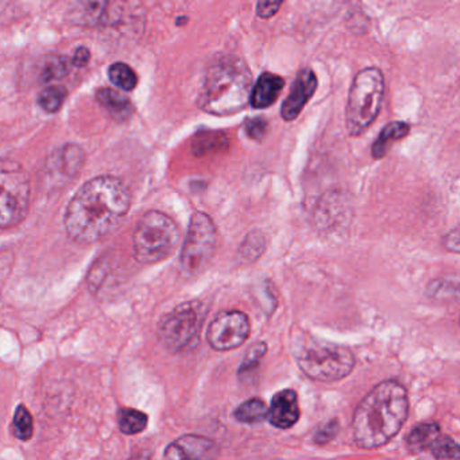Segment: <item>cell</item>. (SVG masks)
<instances>
[{
	"label": "cell",
	"mask_w": 460,
	"mask_h": 460,
	"mask_svg": "<svg viewBox=\"0 0 460 460\" xmlns=\"http://www.w3.org/2000/svg\"><path fill=\"white\" fill-rule=\"evenodd\" d=\"M130 206V190L122 180L114 176L95 177L85 182L69 201L66 233L77 243H98L119 227Z\"/></svg>",
	"instance_id": "1"
},
{
	"label": "cell",
	"mask_w": 460,
	"mask_h": 460,
	"mask_svg": "<svg viewBox=\"0 0 460 460\" xmlns=\"http://www.w3.org/2000/svg\"><path fill=\"white\" fill-rule=\"evenodd\" d=\"M409 401L405 387L395 381L376 385L355 409L352 435L358 447L378 448L389 443L408 419Z\"/></svg>",
	"instance_id": "2"
},
{
	"label": "cell",
	"mask_w": 460,
	"mask_h": 460,
	"mask_svg": "<svg viewBox=\"0 0 460 460\" xmlns=\"http://www.w3.org/2000/svg\"><path fill=\"white\" fill-rule=\"evenodd\" d=\"M252 90V72L246 63L233 56H223L209 64L198 106L215 117H231L250 103Z\"/></svg>",
	"instance_id": "3"
},
{
	"label": "cell",
	"mask_w": 460,
	"mask_h": 460,
	"mask_svg": "<svg viewBox=\"0 0 460 460\" xmlns=\"http://www.w3.org/2000/svg\"><path fill=\"white\" fill-rule=\"evenodd\" d=\"M293 355L304 374L314 381H341L355 367V357L349 347L301 335L295 341Z\"/></svg>",
	"instance_id": "4"
},
{
	"label": "cell",
	"mask_w": 460,
	"mask_h": 460,
	"mask_svg": "<svg viewBox=\"0 0 460 460\" xmlns=\"http://www.w3.org/2000/svg\"><path fill=\"white\" fill-rule=\"evenodd\" d=\"M181 231L177 223L160 211H149L134 231V257L142 265H155L171 257L180 244Z\"/></svg>",
	"instance_id": "5"
},
{
	"label": "cell",
	"mask_w": 460,
	"mask_h": 460,
	"mask_svg": "<svg viewBox=\"0 0 460 460\" xmlns=\"http://www.w3.org/2000/svg\"><path fill=\"white\" fill-rule=\"evenodd\" d=\"M385 77L381 69L368 66L355 76L347 102L346 125L349 136L365 133L382 109Z\"/></svg>",
	"instance_id": "6"
},
{
	"label": "cell",
	"mask_w": 460,
	"mask_h": 460,
	"mask_svg": "<svg viewBox=\"0 0 460 460\" xmlns=\"http://www.w3.org/2000/svg\"><path fill=\"white\" fill-rule=\"evenodd\" d=\"M31 179L17 161L0 158V230L17 227L28 217Z\"/></svg>",
	"instance_id": "7"
},
{
	"label": "cell",
	"mask_w": 460,
	"mask_h": 460,
	"mask_svg": "<svg viewBox=\"0 0 460 460\" xmlns=\"http://www.w3.org/2000/svg\"><path fill=\"white\" fill-rule=\"evenodd\" d=\"M217 246V230L214 220L196 212L190 217L187 236L180 254V271L185 279L198 276L214 257Z\"/></svg>",
	"instance_id": "8"
},
{
	"label": "cell",
	"mask_w": 460,
	"mask_h": 460,
	"mask_svg": "<svg viewBox=\"0 0 460 460\" xmlns=\"http://www.w3.org/2000/svg\"><path fill=\"white\" fill-rule=\"evenodd\" d=\"M206 308L200 301H187L166 314L158 324V338L171 351H182L198 339Z\"/></svg>",
	"instance_id": "9"
},
{
	"label": "cell",
	"mask_w": 460,
	"mask_h": 460,
	"mask_svg": "<svg viewBox=\"0 0 460 460\" xmlns=\"http://www.w3.org/2000/svg\"><path fill=\"white\" fill-rule=\"evenodd\" d=\"M252 331L249 317L241 311H226L217 314L207 331V341L217 351L238 349Z\"/></svg>",
	"instance_id": "10"
},
{
	"label": "cell",
	"mask_w": 460,
	"mask_h": 460,
	"mask_svg": "<svg viewBox=\"0 0 460 460\" xmlns=\"http://www.w3.org/2000/svg\"><path fill=\"white\" fill-rule=\"evenodd\" d=\"M219 447L211 438L198 435L180 436L166 447L164 460H217Z\"/></svg>",
	"instance_id": "11"
},
{
	"label": "cell",
	"mask_w": 460,
	"mask_h": 460,
	"mask_svg": "<svg viewBox=\"0 0 460 460\" xmlns=\"http://www.w3.org/2000/svg\"><path fill=\"white\" fill-rule=\"evenodd\" d=\"M317 90V77L309 68L301 69L296 75L295 82L290 87L289 95L281 106L282 119L292 122L303 111L305 104L311 101Z\"/></svg>",
	"instance_id": "12"
},
{
	"label": "cell",
	"mask_w": 460,
	"mask_h": 460,
	"mask_svg": "<svg viewBox=\"0 0 460 460\" xmlns=\"http://www.w3.org/2000/svg\"><path fill=\"white\" fill-rule=\"evenodd\" d=\"M107 2H80L69 10V20L76 25L101 26L119 21L120 10Z\"/></svg>",
	"instance_id": "13"
},
{
	"label": "cell",
	"mask_w": 460,
	"mask_h": 460,
	"mask_svg": "<svg viewBox=\"0 0 460 460\" xmlns=\"http://www.w3.org/2000/svg\"><path fill=\"white\" fill-rule=\"evenodd\" d=\"M85 155L76 145H66L48 161V173L58 180L68 181L74 179L84 166Z\"/></svg>",
	"instance_id": "14"
},
{
	"label": "cell",
	"mask_w": 460,
	"mask_h": 460,
	"mask_svg": "<svg viewBox=\"0 0 460 460\" xmlns=\"http://www.w3.org/2000/svg\"><path fill=\"white\" fill-rule=\"evenodd\" d=\"M300 419L297 394L295 390L285 389L276 393L271 398L268 411V420L273 427L279 429L292 428Z\"/></svg>",
	"instance_id": "15"
},
{
	"label": "cell",
	"mask_w": 460,
	"mask_h": 460,
	"mask_svg": "<svg viewBox=\"0 0 460 460\" xmlns=\"http://www.w3.org/2000/svg\"><path fill=\"white\" fill-rule=\"evenodd\" d=\"M349 206L346 196L339 192H331L319 201L316 209V222L322 230H335L336 226L349 222Z\"/></svg>",
	"instance_id": "16"
},
{
	"label": "cell",
	"mask_w": 460,
	"mask_h": 460,
	"mask_svg": "<svg viewBox=\"0 0 460 460\" xmlns=\"http://www.w3.org/2000/svg\"><path fill=\"white\" fill-rule=\"evenodd\" d=\"M284 87L285 80L281 76L271 72H263L252 87L250 104L252 109H268L276 103Z\"/></svg>",
	"instance_id": "17"
},
{
	"label": "cell",
	"mask_w": 460,
	"mask_h": 460,
	"mask_svg": "<svg viewBox=\"0 0 460 460\" xmlns=\"http://www.w3.org/2000/svg\"><path fill=\"white\" fill-rule=\"evenodd\" d=\"M409 125L405 122H390L382 128L379 136L376 137L374 141L373 146H371V155L376 160H381L385 155H387V150L390 149L394 142L400 141V139L405 138L409 134Z\"/></svg>",
	"instance_id": "18"
},
{
	"label": "cell",
	"mask_w": 460,
	"mask_h": 460,
	"mask_svg": "<svg viewBox=\"0 0 460 460\" xmlns=\"http://www.w3.org/2000/svg\"><path fill=\"white\" fill-rule=\"evenodd\" d=\"M96 99L115 119L126 120L131 117L133 106H131L130 101L118 91L112 90V88H102L96 93Z\"/></svg>",
	"instance_id": "19"
},
{
	"label": "cell",
	"mask_w": 460,
	"mask_h": 460,
	"mask_svg": "<svg viewBox=\"0 0 460 460\" xmlns=\"http://www.w3.org/2000/svg\"><path fill=\"white\" fill-rule=\"evenodd\" d=\"M227 149L228 138L222 131H200L192 141V152L198 157L226 152Z\"/></svg>",
	"instance_id": "20"
},
{
	"label": "cell",
	"mask_w": 460,
	"mask_h": 460,
	"mask_svg": "<svg viewBox=\"0 0 460 460\" xmlns=\"http://www.w3.org/2000/svg\"><path fill=\"white\" fill-rule=\"evenodd\" d=\"M440 436V427L435 422H424V424L417 425L411 429L406 438V446L413 454L427 451L435 443L436 438Z\"/></svg>",
	"instance_id": "21"
},
{
	"label": "cell",
	"mask_w": 460,
	"mask_h": 460,
	"mask_svg": "<svg viewBox=\"0 0 460 460\" xmlns=\"http://www.w3.org/2000/svg\"><path fill=\"white\" fill-rule=\"evenodd\" d=\"M149 417L145 411L134 408H122L118 411V427L125 435H137L146 429Z\"/></svg>",
	"instance_id": "22"
},
{
	"label": "cell",
	"mask_w": 460,
	"mask_h": 460,
	"mask_svg": "<svg viewBox=\"0 0 460 460\" xmlns=\"http://www.w3.org/2000/svg\"><path fill=\"white\" fill-rule=\"evenodd\" d=\"M268 405L261 398L254 397L242 402L234 411V417L239 422L255 424L268 419Z\"/></svg>",
	"instance_id": "23"
},
{
	"label": "cell",
	"mask_w": 460,
	"mask_h": 460,
	"mask_svg": "<svg viewBox=\"0 0 460 460\" xmlns=\"http://www.w3.org/2000/svg\"><path fill=\"white\" fill-rule=\"evenodd\" d=\"M72 66H74L72 60L64 56H50V58H45L44 64L41 66L42 82L48 83L63 79L71 72Z\"/></svg>",
	"instance_id": "24"
},
{
	"label": "cell",
	"mask_w": 460,
	"mask_h": 460,
	"mask_svg": "<svg viewBox=\"0 0 460 460\" xmlns=\"http://www.w3.org/2000/svg\"><path fill=\"white\" fill-rule=\"evenodd\" d=\"M110 82L122 91H133L138 84V76L131 66L125 63H115L109 69Z\"/></svg>",
	"instance_id": "25"
},
{
	"label": "cell",
	"mask_w": 460,
	"mask_h": 460,
	"mask_svg": "<svg viewBox=\"0 0 460 460\" xmlns=\"http://www.w3.org/2000/svg\"><path fill=\"white\" fill-rule=\"evenodd\" d=\"M12 432L18 440L28 441L33 438V416L25 405H20L15 409L14 419L12 422Z\"/></svg>",
	"instance_id": "26"
},
{
	"label": "cell",
	"mask_w": 460,
	"mask_h": 460,
	"mask_svg": "<svg viewBox=\"0 0 460 460\" xmlns=\"http://www.w3.org/2000/svg\"><path fill=\"white\" fill-rule=\"evenodd\" d=\"M265 247L266 242L263 234L261 231H252L242 242L241 247H239V254H241L242 260L247 261V262H254L263 254Z\"/></svg>",
	"instance_id": "27"
},
{
	"label": "cell",
	"mask_w": 460,
	"mask_h": 460,
	"mask_svg": "<svg viewBox=\"0 0 460 460\" xmlns=\"http://www.w3.org/2000/svg\"><path fill=\"white\" fill-rule=\"evenodd\" d=\"M66 88L63 85H50V87L45 88L39 96V104L45 112L58 111L66 102Z\"/></svg>",
	"instance_id": "28"
},
{
	"label": "cell",
	"mask_w": 460,
	"mask_h": 460,
	"mask_svg": "<svg viewBox=\"0 0 460 460\" xmlns=\"http://www.w3.org/2000/svg\"><path fill=\"white\" fill-rule=\"evenodd\" d=\"M429 449L436 460H460L459 444L451 436H438Z\"/></svg>",
	"instance_id": "29"
},
{
	"label": "cell",
	"mask_w": 460,
	"mask_h": 460,
	"mask_svg": "<svg viewBox=\"0 0 460 460\" xmlns=\"http://www.w3.org/2000/svg\"><path fill=\"white\" fill-rule=\"evenodd\" d=\"M266 351H268V346L263 341H258V343L252 344L249 349H247V354L244 355L243 360H242L241 367H239V376H246V374L252 373L255 368L260 366L261 360L263 359V357L266 355Z\"/></svg>",
	"instance_id": "30"
},
{
	"label": "cell",
	"mask_w": 460,
	"mask_h": 460,
	"mask_svg": "<svg viewBox=\"0 0 460 460\" xmlns=\"http://www.w3.org/2000/svg\"><path fill=\"white\" fill-rule=\"evenodd\" d=\"M339 432V422L336 420H331V421L323 424L319 429L316 430L314 436V444L317 446H325V444L332 441L336 438Z\"/></svg>",
	"instance_id": "31"
},
{
	"label": "cell",
	"mask_w": 460,
	"mask_h": 460,
	"mask_svg": "<svg viewBox=\"0 0 460 460\" xmlns=\"http://www.w3.org/2000/svg\"><path fill=\"white\" fill-rule=\"evenodd\" d=\"M269 125L263 118H250L244 123V131L249 138L254 141H262L263 137L268 133Z\"/></svg>",
	"instance_id": "32"
},
{
	"label": "cell",
	"mask_w": 460,
	"mask_h": 460,
	"mask_svg": "<svg viewBox=\"0 0 460 460\" xmlns=\"http://www.w3.org/2000/svg\"><path fill=\"white\" fill-rule=\"evenodd\" d=\"M282 4H284L282 2H258L255 12H257L258 17L269 20L279 12Z\"/></svg>",
	"instance_id": "33"
},
{
	"label": "cell",
	"mask_w": 460,
	"mask_h": 460,
	"mask_svg": "<svg viewBox=\"0 0 460 460\" xmlns=\"http://www.w3.org/2000/svg\"><path fill=\"white\" fill-rule=\"evenodd\" d=\"M443 244L447 250L457 254V252H459V230H457V228H454L448 235H446Z\"/></svg>",
	"instance_id": "34"
},
{
	"label": "cell",
	"mask_w": 460,
	"mask_h": 460,
	"mask_svg": "<svg viewBox=\"0 0 460 460\" xmlns=\"http://www.w3.org/2000/svg\"><path fill=\"white\" fill-rule=\"evenodd\" d=\"M88 61H90V50L87 48H79L72 58V64L76 66H87Z\"/></svg>",
	"instance_id": "35"
},
{
	"label": "cell",
	"mask_w": 460,
	"mask_h": 460,
	"mask_svg": "<svg viewBox=\"0 0 460 460\" xmlns=\"http://www.w3.org/2000/svg\"><path fill=\"white\" fill-rule=\"evenodd\" d=\"M128 460H153L152 455H150V452L147 451H142L138 452V454L133 455V456L130 457Z\"/></svg>",
	"instance_id": "36"
}]
</instances>
